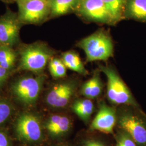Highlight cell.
<instances>
[{
    "mask_svg": "<svg viewBox=\"0 0 146 146\" xmlns=\"http://www.w3.org/2000/svg\"><path fill=\"white\" fill-rule=\"evenodd\" d=\"M10 72L11 71L0 67V87L5 82L9 77Z\"/></svg>",
    "mask_w": 146,
    "mask_h": 146,
    "instance_id": "d4e9b609",
    "label": "cell"
},
{
    "mask_svg": "<svg viewBox=\"0 0 146 146\" xmlns=\"http://www.w3.org/2000/svg\"><path fill=\"white\" fill-rule=\"evenodd\" d=\"M50 16L63 15L77 9L80 0H49Z\"/></svg>",
    "mask_w": 146,
    "mask_h": 146,
    "instance_id": "e0dca14e",
    "label": "cell"
},
{
    "mask_svg": "<svg viewBox=\"0 0 146 146\" xmlns=\"http://www.w3.org/2000/svg\"><path fill=\"white\" fill-rule=\"evenodd\" d=\"M66 68L82 75L88 74L78 54L70 50L63 52L61 58Z\"/></svg>",
    "mask_w": 146,
    "mask_h": 146,
    "instance_id": "2e32d148",
    "label": "cell"
},
{
    "mask_svg": "<svg viewBox=\"0 0 146 146\" xmlns=\"http://www.w3.org/2000/svg\"><path fill=\"white\" fill-rule=\"evenodd\" d=\"M43 125L37 115L22 113L16 119L14 131L16 137L20 141L36 143L42 141L44 137Z\"/></svg>",
    "mask_w": 146,
    "mask_h": 146,
    "instance_id": "8992f818",
    "label": "cell"
},
{
    "mask_svg": "<svg viewBox=\"0 0 146 146\" xmlns=\"http://www.w3.org/2000/svg\"><path fill=\"white\" fill-rule=\"evenodd\" d=\"M43 125L49 135L53 139H58L70 132L73 127V121L68 115L54 114L50 115Z\"/></svg>",
    "mask_w": 146,
    "mask_h": 146,
    "instance_id": "7c38bea8",
    "label": "cell"
},
{
    "mask_svg": "<svg viewBox=\"0 0 146 146\" xmlns=\"http://www.w3.org/2000/svg\"><path fill=\"white\" fill-rule=\"evenodd\" d=\"M16 53L13 47L0 46V67L11 71L14 67Z\"/></svg>",
    "mask_w": 146,
    "mask_h": 146,
    "instance_id": "d6986e66",
    "label": "cell"
},
{
    "mask_svg": "<svg viewBox=\"0 0 146 146\" xmlns=\"http://www.w3.org/2000/svg\"><path fill=\"white\" fill-rule=\"evenodd\" d=\"M20 55V69L40 74L53 57L54 52L46 44L36 42L25 46Z\"/></svg>",
    "mask_w": 146,
    "mask_h": 146,
    "instance_id": "277c9868",
    "label": "cell"
},
{
    "mask_svg": "<svg viewBox=\"0 0 146 146\" xmlns=\"http://www.w3.org/2000/svg\"><path fill=\"white\" fill-rule=\"evenodd\" d=\"M77 10L87 20L112 25L110 14L102 0H81Z\"/></svg>",
    "mask_w": 146,
    "mask_h": 146,
    "instance_id": "8fae6325",
    "label": "cell"
},
{
    "mask_svg": "<svg viewBox=\"0 0 146 146\" xmlns=\"http://www.w3.org/2000/svg\"><path fill=\"white\" fill-rule=\"evenodd\" d=\"M77 46L84 50L87 62L105 61L113 56L114 44L109 34L99 30L81 39Z\"/></svg>",
    "mask_w": 146,
    "mask_h": 146,
    "instance_id": "7a4b0ae2",
    "label": "cell"
},
{
    "mask_svg": "<svg viewBox=\"0 0 146 146\" xmlns=\"http://www.w3.org/2000/svg\"><path fill=\"white\" fill-rule=\"evenodd\" d=\"M78 83L75 80L69 79L52 85L46 95L47 105L55 109L64 108L72 101L77 92Z\"/></svg>",
    "mask_w": 146,
    "mask_h": 146,
    "instance_id": "52a82bcc",
    "label": "cell"
},
{
    "mask_svg": "<svg viewBox=\"0 0 146 146\" xmlns=\"http://www.w3.org/2000/svg\"><path fill=\"white\" fill-rule=\"evenodd\" d=\"M3 2H5L7 3H12L14 2H16V0H0Z\"/></svg>",
    "mask_w": 146,
    "mask_h": 146,
    "instance_id": "484cf974",
    "label": "cell"
},
{
    "mask_svg": "<svg viewBox=\"0 0 146 146\" xmlns=\"http://www.w3.org/2000/svg\"><path fill=\"white\" fill-rule=\"evenodd\" d=\"M0 146H12L9 136L4 131H0Z\"/></svg>",
    "mask_w": 146,
    "mask_h": 146,
    "instance_id": "cb8c5ba5",
    "label": "cell"
},
{
    "mask_svg": "<svg viewBox=\"0 0 146 146\" xmlns=\"http://www.w3.org/2000/svg\"><path fill=\"white\" fill-rule=\"evenodd\" d=\"M81 1V0H80V1Z\"/></svg>",
    "mask_w": 146,
    "mask_h": 146,
    "instance_id": "f1b7e54d",
    "label": "cell"
},
{
    "mask_svg": "<svg viewBox=\"0 0 146 146\" xmlns=\"http://www.w3.org/2000/svg\"><path fill=\"white\" fill-rule=\"evenodd\" d=\"M27 1V0H16V2H22V1Z\"/></svg>",
    "mask_w": 146,
    "mask_h": 146,
    "instance_id": "83f0119b",
    "label": "cell"
},
{
    "mask_svg": "<svg viewBox=\"0 0 146 146\" xmlns=\"http://www.w3.org/2000/svg\"><path fill=\"white\" fill-rule=\"evenodd\" d=\"M115 134V146H137L133 139L125 131L118 128Z\"/></svg>",
    "mask_w": 146,
    "mask_h": 146,
    "instance_id": "44dd1931",
    "label": "cell"
},
{
    "mask_svg": "<svg viewBox=\"0 0 146 146\" xmlns=\"http://www.w3.org/2000/svg\"><path fill=\"white\" fill-rule=\"evenodd\" d=\"M116 125L133 139L137 146H146V115L139 108L121 106L117 110Z\"/></svg>",
    "mask_w": 146,
    "mask_h": 146,
    "instance_id": "6da1fadb",
    "label": "cell"
},
{
    "mask_svg": "<svg viewBox=\"0 0 146 146\" xmlns=\"http://www.w3.org/2000/svg\"><path fill=\"white\" fill-rule=\"evenodd\" d=\"M99 69L107 78V98L111 104L139 108L129 89L114 68L110 66L100 65Z\"/></svg>",
    "mask_w": 146,
    "mask_h": 146,
    "instance_id": "3957f363",
    "label": "cell"
},
{
    "mask_svg": "<svg viewBox=\"0 0 146 146\" xmlns=\"http://www.w3.org/2000/svg\"><path fill=\"white\" fill-rule=\"evenodd\" d=\"M48 64L49 72L52 78L58 79L63 78L66 76L67 68L61 58L53 56Z\"/></svg>",
    "mask_w": 146,
    "mask_h": 146,
    "instance_id": "ffe728a7",
    "label": "cell"
},
{
    "mask_svg": "<svg viewBox=\"0 0 146 146\" xmlns=\"http://www.w3.org/2000/svg\"><path fill=\"white\" fill-rule=\"evenodd\" d=\"M21 23L40 24L50 16L49 0H27L17 2Z\"/></svg>",
    "mask_w": 146,
    "mask_h": 146,
    "instance_id": "ba28073f",
    "label": "cell"
},
{
    "mask_svg": "<svg viewBox=\"0 0 146 146\" xmlns=\"http://www.w3.org/2000/svg\"><path fill=\"white\" fill-rule=\"evenodd\" d=\"M124 17L146 22V0H127Z\"/></svg>",
    "mask_w": 146,
    "mask_h": 146,
    "instance_id": "9a60e30c",
    "label": "cell"
},
{
    "mask_svg": "<svg viewBox=\"0 0 146 146\" xmlns=\"http://www.w3.org/2000/svg\"><path fill=\"white\" fill-rule=\"evenodd\" d=\"M117 110L104 101L100 102L99 110L94 119L91 122L89 129L98 131L104 134H113L116 125Z\"/></svg>",
    "mask_w": 146,
    "mask_h": 146,
    "instance_id": "30bf717a",
    "label": "cell"
},
{
    "mask_svg": "<svg viewBox=\"0 0 146 146\" xmlns=\"http://www.w3.org/2000/svg\"><path fill=\"white\" fill-rule=\"evenodd\" d=\"M58 146H69L68 145V144H66V143H63V144H61L60 145Z\"/></svg>",
    "mask_w": 146,
    "mask_h": 146,
    "instance_id": "4316f807",
    "label": "cell"
},
{
    "mask_svg": "<svg viewBox=\"0 0 146 146\" xmlns=\"http://www.w3.org/2000/svg\"><path fill=\"white\" fill-rule=\"evenodd\" d=\"M71 109L80 120L88 124L94 113L95 106L92 100L84 98L75 100L71 104Z\"/></svg>",
    "mask_w": 146,
    "mask_h": 146,
    "instance_id": "5bb4252c",
    "label": "cell"
},
{
    "mask_svg": "<svg viewBox=\"0 0 146 146\" xmlns=\"http://www.w3.org/2000/svg\"><path fill=\"white\" fill-rule=\"evenodd\" d=\"M110 14L112 25L116 24L124 16L127 0H102Z\"/></svg>",
    "mask_w": 146,
    "mask_h": 146,
    "instance_id": "ac0fdd59",
    "label": "cell"
},
{
    "mask_svg": "<svg viewBox=\"0 0 146 146\" xmlns=\"http://www.w3.org/2000/svg\"><path fill=\"white\" fill-rule=\"evenodd\" d=\"M100 72V70H96L92 77L81 86L80 94L84 98L91 100L99 98L102 94L104 84L101 78Z\"/></svg>",
    "mask_w": 146,
    "mask_h": 146,
    "instance_id": "4fadbf2b",
    "label": "cell"
},
{
    "mask_svg": "<svg viewBox=\"0 0 146 146\" xmlns=\"http://www.w3.org/2000/svg\"><path fill=\"white\" fill-rule=\"evenodd\" d=\"M45 81V76H24L19 78L11 86L12 94L25 106H31L36 102Z\"/></svg>",
    "mask_w": 146,
    "mask_h": 146,
    "instance_id": "5b68a950",
    "label": "cell"
},
{
    "mask_svg": "<svg viewBox=\"0 0 146 146\" xmlns=\"http://www.w3.org/2000/svg\"><path fill=\"white\" fill-rule=\"evenodd\" d=\"M13 106L8 100L0 99V125L5 123L12 114Z\"/></svg>",
    "mask_w": 146,
    "mask_h": 146,
    "instance_id": "7402d4cb",
    "label": "cell"
},
{
    "mask_svg": "<svg viewBox=\"0 0 146 146\" xmlns=\"http://www.w3.org/2000/svg\"><path fill=\"white\" fill-rule=\"evenodd\" d=\"M80 146H109L104 141L96 137H88L80 142Z\"/></svg>",
    "mask_w": 146,
    "mask_h": 146,
    "instance_id": "603a6c76",
    "label": "cell"
},
{
    "mask_svg": "<svg viewBox=\"0 0 146 146\" xmlns=\"http://www.w3.org/2000/svg\"><path fill=\"white\" fill-rule=\"evenodd\" d=\"M21 24L17 13L7 8L0 16V46L13 47L18 42Z\"/></svg>",
    "mask_w": 146,
    "mask_h": 146,
    "instance_id": "9c48e42d",
    "label": "cell"
}]
</instances>
